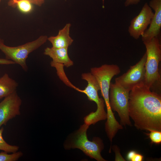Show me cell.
<instances>
[{
  "mask_svg": "<svg viewBox=\"0 0 161 161\" xmlns=\"http://www.w3.org/2000/svg\"><path fill=\"white\" fill-rule=\"evenodd\" d=\"M129 113L138 129L161 130V96L144 84L129 92Z\"/></svg>",
  "mask_w": 161,
  "mask_h": 161,
  "instance_id": "obj_1",
  "label": "cell"
},
{
  "mask_svg": "<svg viewBox=\"0 0 161 161\" xmlns=\"http://www.w3.org/2000/svg\"><path fill=\"white\" fill-rule=\"evenodd\" d=\"M89 126L84 123L78 130L71 134L64 144V148L66 149L77 148L91 158L98 161H106L100 154L103 148L101 139L95 137L91 141L87 138L86 132Z\"/></svg>",
  "mask_w": 161,
  "mask_h": 161,
  "instance_id": "obj_2",
  "label": "cell"
},
{
  "mask_svg": "<svg viewBox=\"0 0 161 161\" xmlns=\"http://www.w3.org/2000/svg\"><path fill=\"white\" fill-rule=\"evenodd\" d=\"M146 49L144 84L151 89L161 86L159 65L161 61V46L158 37L143 42Z\"/></svg>",
  "mask_w": 161,
  "mask_h": 161,
  "instance_id": "obj_3",
  "label": "cell"
},
{
  "mask_svg": "<svg viewBox=\"0 0 161 161\" xmlns=\"http://www.w3.org/2000/svg\"><path fill=\"white\" fill-rule=\"evenodd\" d=\"M48 38L46 35H41L32 41L13 47L5 45L3 40L0 38V50L4 54L7 59L19 64L26 71L28 70L26 60L29 55L44 44Z\"/></svg>",
  "mask_w": 161,
  "mask_h": 161,
  "instance_id": "obj_4",
  "label": "cell"
},
{
  "mask_svg": "<svg viewBox=\"0 0 161 161\" xmlns=\"http://www.w3.org/2000/svg\"><path fill=\"white\" fill-rule=\"evenodd\" d=\"M130 92L115 83H111L109 91V101L112 110L117 112L121 124H131L129 113Z\"/></svg>",
  "mask_w": 161,
  "mask_h": 161,
  "instance_id": "obj_5",
  "label": "cell"
},
{
  "mask_svg": "<svg viewBox=\"0 0 161 161\" xmlns=\"http://www.w3.org/2000/svg\"><path fill=\"white\" fill-rule=\"evenodd\" d=\"M120 72L119 67L114 64H104L99 67L91 69L90 72L95 77L99 84L101 95L103 98L108 112L112 111L109 101L111 81L114 76Z\"/></svg>",
  "mask_w": 161,
  "mask_h": 161,
  "instance_id": "obj_6",
  "label": "cell"
},
{
  "mask_svg": "<svg viewBox=\"0 0 161 161\" xmlns=\"http://www.w3.org/2000/svg\"><path fill=\"white\" fill-rule=\"evenodd\" d=\"M146 58L145 52L137 63L131 66L126 72L116 78L115 83L129 92L135 87L144 84Z\"/></svg>",
  "mask_w": 161,
  "mask_h": 161,
  "instance_id": "obj_7",
  "label": "cell"
},
{
  "mask_svg": "<svg viewBox=\"0 0 161 161\" xmlns=\"http://www.w3.org/2000/svg\"><path fill=\"white\" fill-rule=\"evenodd\" d=\"M154 13L148 4L145 3L139 14L131 21L128 29L130 35L135 39L141 36L150 25Z\"/></svg>",
  "mask_w": 161,
  "mask_h": 161,
  "instance_id": "obj_8",
  "label": "cell"
},
{
  "mask_svg": "<svg viewBox=\"0 0 161 161\" xmlns=\"http://www.w3.org/2000/svg\"><path fill=\"white\" fill-rule=\"evenodd\" d=\"M22 100L16 91L5 97L0 103V127L20 114Z\"/></svg>",
  "mask_w": 161,
  "mask_h": 161,
  "instance_id": "obj_9",
  "label": "cell"
},
{
  "mask_svg": "<svg viewBox=\"0 0 161 161\" xmlns=\"http://www.w3.org/2000/svg\"><path fill=\"white\" fill-rule=\"evenodd\" d=\"M154 11L149 28L141 36L143 42L158 37L161 28V0H151L148 4Z\"/></svg>",
  "mask_w": 161,
  "mask_h": 161,
  "instance_id": "obj_10",
  "label": "cell"
},
{
  "mask_svg": "<svg viewBox=\"0 0 161 161\" xmlns=\"http://www.w3.org/2000/svg\"><path fill=\"white\" fill-rule=\"evenodd\" d=\"M81 78L86 81L88 84L84 90L79 91L85 94L89 100L95 102L97 106L99 105L103 99L99 97L98 92L100 89L96 79L91 72L83 73Z\"/></svg>",
  "mask_w": 161,
  "mask_h": 161,
  "instance_id": "obj_11",
  "label": "cell"
},
{
  "mask_svg": "<svg viewBox=\"0 0 161 161\" xmlns=\"http://www.w3.org/2000/svg\"><path fill=\"white\" fill-rule=\"evenodd\" d=\"M68 49L47 47L45 49L44 54L52 58V61L68 67L72 66L73 62L69 56Z\"/></svg>",
  "mask_w": 161,
  "mask_h": 161,
  "instance_id": "obj_12",
  "label": "cell"
},
{
  "mask_svg": "<svg viewBox=\"0 0 161 161\" xmlns=\"http://www.w3.org/2000/svg\"><path fill=\"white\" fill-rule=\"evenodd\" d=\"M71 26L70 24L67 23L62 29L59 30L56 36H51L48 38L47 40L51 43L52 47L68 48L72 44L73 40L69 35Z\"/></svg>",
  "mask_w": 161,
  "mask_h": 161,
  "instance_id": "obj_13",
  "label": "cell"
},
{
  "mask_svg": "<svg viewBox=\"0 0 161 161\" xmlns=\"http://www.w3.org/2000/svg\"><path fill=\"white\" fill-rule=\"evenodd\" d=\"M18 83L7 73L0 78V99L16 91Z\"/></svg>",
  "mask_w": 161,
  "mask_h": 161,
  "instance_id": "obj_14",
  "label": "cell"
},
{
  "mask_svg": "<svg viewBox=\"0 0 161 161\" xmlns=\"http://www.w3.org/2000/svg\"><path fill=\"white\" fill-rule=\"evenodd\" d=\"M104 103L103 100L99 105L97 106L96 111L91 112L84 118V123L90 126L107 119V113L104 109Z\"/></svg>",
  "mask_w": 161,
  "mask_h": 161,
  "instance_id": "obj_15",
  "label": "cell"
},
{
  "mask_svg": "<svg viewBox=\"0 0 161 161\" xmlns=\"http://www.w3.org/2000/svg\"><path fill=\"white\" fill-rule=\"evenodd\" d=\"M8 4L12 7L17 6L21 11L24 13L30 12L32 9V4L27 0H9Z\"/></svg>",
  "mask_w": 161,
  "mask_h": 161,
  "instance_id": "obj_16",
  "label": "cell"
},
{
  "mask_svg": "<svg viewBox=\"0 0 161 161\" xmlns=\"http://www.w3.org/2000/svg\"><path fill=\"white\" fill-rule=\"evenodd\" d=\"M3 130V128L0 129V150L12 153L17 151L19 149L18 146L8 144L3 139L2 135Z\"/></svg>",
  "mask_w": 161,
  "mask_h": 161,
  "instance_id": "obj_17",
  "label": "cell"
},
{
  "mask_svg": "<svg viewBox=\"0 0 161 161\" xmlns=\"http://www.w3.org/2000/svg\"><path fill=\"white\" fill-rule=\"evenodd\" d=\"M23 155L21 151L16 152L8 154L5 151L0 153V161H16Z\"/></svg>",
  "mask_w": 161,
  "mask_h": 161,
  "instance_id": "obj_18",
  "label": "cell"
},
{
  "mask_svg": "<svg viewBox=\"0 0 161 161\" xmlns=\"http://www.w3.org/2000/svg\"><path fill=\"white\" fill-rule=\"evenodd\" d=\"M148 131L150 133H146L149 136L152 143L160 144L161 143V131L156 130L150 129Z\"/></svg>",
  "mask_w": 161,
  "mask_h": 161,
  "instance_id": "obj_19",
  "label": "cell"
},
{
  "mask_svg": "<svg viewBox=\"0 0 161 161\" xmlns=\"http://www.w3.org/2000/svg\"><path fill=\"white\" fill-rule=\"evenodd\" d=\"M143 156L134 151H129L126 155V159L131 161H142L143 160Z\"/></svg>",
  "mask_w": 161,
  "mask_h": 161,
  "instance_id": "obj_20",
  "label": "cell"
},
{
  "mask_svg": "<svg viewBox=\"0 0 161 161\" xmlns=\"http://www.w3.org/2000/svg\"><path fill=\"white\" fill-rule=\"evenodd\" d=\"M103 4L104 3V0H102ZM141 0H126L124 3L125 6L127 7L130 5L136 4H138Z\"/></svg>",
  "mask_w": 161,
  "mask_h": 161,
  "instance_id": "obj_21",
  "label": "cell"
},
{
  "mask_svg": "<svg viewBox=\"0 0 161 161\" xmlns=\"http://www.w3.org/2000/svg\"><path fill=\"white\" fill-rule=\"evenodd\" d=\"M32 4L38 6H41L44 3V0H27Z\"/></svg>",
  "mask_w": 161,
  "mask_h": 161,
  "instance_id": "obj_22",
  "label": "cell"
},
{
  "mask_svg": "<svg viewBox=\"0 0 161 161\" xmlns=\"http://www.w3.org/2000/svg\"><path fill=\"white\" fill-rule=\"evenodd\" d=\"M1 0H0V3L1 2Z\"/></svg>",
  "mask_w": 161,
  "mask_h": 161,
  "instance_id": "obj_23",
  "label": "cell"
}]
</instances>
